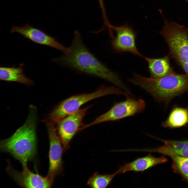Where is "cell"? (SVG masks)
I'll return each instance as SVG.
<instances>
[{"label": "cell", "mask_w": 188, "mask_h": 188, "mask_svg": "<svg viewBox=\"0 0 188 188\" xmlns=\"http://www.w3.org/2000/svg\"><path fill=\"white\" fill-rule=\"evenodd\" d=\"M170 57L169 55L158 58L143 57L147 62L151 77H161L174 71L170 64Z\"/></svg>", "instance_id": "cell-14"}, {"label": "cell", "mask_w": 188, "mask_h": 188, "mask_svg": "<svg viewBox=\"0 0 188 188\" xmlns=\"http://www.w3.org/2000/svg\"><path fill=\"white\" fill-rule=\"evenodd\" d=\"M110 29L115 32V36H110L111 45L115 52L121 53L128 52L142 57L138 51L136 43V32L126 24L119 26L111 25Z\"/></svg>", "instance_id": "cell-8"}, {"label": "cell", "mask_w": 188, "mask_h": 188, "mask_svg": "<svg viewBox=\"0 0 188 188\" xmlns=\"http://www.w3.org/2000/svg\"><path fill=\"white\" fill-rule=\"evenodd\" d=\"M128 81L146 90L157 100L166 103L188 91V76L174 71L158 78L145 77L134 73Z\"/></svg>", "instance_id": "cell-3"}, {"label": "cell", "mask_w": 188, "mask_h": 188, "mask_svg": "<svg viewBox=\"0 0 188 188\" xmlns=\"http://www.w3.org/2000/svg\"><path fill=\"white\" fill-rule=\"evenodd\" d=\"M24 63H21L19 67L14 65L11 67H0V79L8 82H16L27 86H32L34 81L26 77L24 72Z\"/></svg>", "instance_id": "cell-13"}, {"label": "cell", "mask_w": 188, "mask_h": 188, "mask_svg": "<svg viewBox=\"0 0 188 188\" xmlns=\"http://www.w3.org/2000/svg\"><path fill=\"white\" fill-rule=\"evenodd\" d=\"M185 0L188 3V0Z\"/></svg>", "instance_id": "cell-20"}, {"label": "cell", "mask_w": 188, "mask_h": 188, "mask_svg": "<svg viewBox=\"0 0 188 188\" xmlns=\"http://www.w3.org/2000/svg\"><path fill=\"white\" fill-rule=\"evenodd\" d=\"M125 94V93L114 87H102L94 92L70 97L62 101L56 106L48 115L49 121L57 123L67 116L79 110L83 105L92 100L109 95Z\"/></svg>", "instance_id": "cell-4"}, {"label": "cell", "mask_w": 188, "mask_h": 188, "mask_svg": "<svg viewBox=\"0 0 188 188\" xmlns=\"http://www.w3.org/2000/svg\"><path fill=\"white\" fill-rule=\"evenodd\" d=\"M145 102L141 99L135 100L127 97L126 100L115 104L108 111L98 117L92 122L84 125L82 130L91 126L108 121H114L142 113Z\"/></svg>", "instance_id": "cell-6"}, {"label": "cell", "mask_w": 188, "mask_h": 188, "mask_svg": "<svg viewBox=\"0 0 188 188\" xmlns=\"http://www.w3.org/2000/svg\"><path fill=\"white\" fill-rule=\"evenodd\" d=\"M90 107L79 109L67 116L57 123L56 128L64 151L69 148L72 138L84 125L82 123L83 119Z\"/></svg>", "instance_id": "cell-7"}, {"label": "cell", "mask_w": 188, "mask_h": 188, "mask_svg": "<svg viewBox=\"0 0 188 188\" xmlns=\"http://www.w3.org/2000/svg\"><path fill=\"white\" fill-rule=\"evenodd\" d=\"M188 124V107H174L165 121L161 124L163 127L177 128Z\"/></svg>", "instance_id": "cell-15"}, {"label": "cell", "mask_w": 188, "mask_h": 188, "mask_svg": "<svg viewBox=\"0 0 188 188\" xmlns=\"http://www.w3.org/2000/svg\"><path fill=\"white\" fill-rule=\"evenodd\" d=\"M162 141L164 145L169 150L180 155L188 157V141Z\"/></svg>", "instance_id": "cell-18"}, {"label": "cell", "mask_w": 188, "mask_h": 188, "mask_svg": "<svg viewBox=\"0 0 188 188\" xmlns=\"http://www.w3.org/2000/svg\"><path fill=\"white\" fill-rule=\"evenodd\" d=\"M27 119L24 124L8 138L1 141L0 149L9 153L22 165L33 159L37 153L36 108L31 106Z\"/></svg>", "instance_id": "cell-2"}, {"label": "cell", "mask_w": 188, "mask_h": 188, "mask_svg": "<svg viewBox=\"0 0 188 188\" xmlns=\"http://www.w3.org/2000/svg\"><path fill=\"white\" fill-rule=\"evenodd\" d=\"M148 152H158L169 156L173 159L179 171L188 179V157L177 154L164 145L157 148L147 149Z\"/></svg>", "instance_id": "cell-16"}, {"label": "cell", "mask_w": 188, "mask_h": 188, "mask_svg": "<svg viewBox=\"0 0 188 188\" xmlns=\"http://www.w3.org/2000/svg\"><path fill=\"white\" fill-rule=\"evenodd\" d=\"M15 32L34 43L52 48L63 53L67 52L69 50V47L64 46L57 41L55 38L40 29L31 26L28 23L23 27L12 26L10 32Z\"/></svg>", "instance_id": "cell-10"}, {"label": "cell", "mask_w": 188, "mask_h": 188, "mask_svg": "<svg viewBox=\"0 0 188 188\" xmlns=\"http://www.w3.org/2000/svg\"><path fill=\"white\" fill-rule=\"evenodd\" d=\"M54 124L48 121L47 126L49 140V166L47 175L53 183L55 177L63 169L62 156L63 150Z\"/></svg>", "instance_id": "cell-9"}, {"label": "cell", "mask_w": 188, "mask_h": 188, "mask_svg": "<svg viewBox=\"0 0 188 188\" xmlns=\"http://www.w3.org/2000/svg\"><path fill=\"white\" fill-rule=\"evenodd\" d=\"M117 173L101 174L98 172L95 173L88 179L87 184L93 188H104L110 184Z\"/></svg>", "instance_id": "cell-17"}, {"label": "cell", "mask_w": 188, "mask_h": 188, "mask_svg": "<svg viewBox=\"0 0 188 188\" xmlns=\"http://www.w3.org/2000/svg\"><path fill=\"white\" fill-rule=\"evenodd\" d=\"M23 170L18 171L9 164L7 168L8 173L20 185L25 188H49L52 183L46 176L43 177L37 173L31 171L27 165H22Z\"/></svg>", "instance_id": "cell-11"}, {"label": "cell", "mask_w": 188, "mask_h": 188, "mask_svg": "<svg viewBox=\"0 0 188 188\" xmlns=\"http://www.w3.org/2000/svg\"><path fill=\"white\" fill-rule=\"evenodd\" d=\"M162 37L169 47L170 57L188 76V28L172 25L165 30Z\"/></svg>", "instance_id": "cell-5"}, {"label": "cell", "mask_w": 188, "mask_h": 188, "mask_svg": "<svg viewBox=\"0 0 188 188\" xmlns=\"http://www.w3.org/2000/svg\"><path fill=\"white\" fill-rule=\"evenodd\" d=\"M97 0L99 1H102L103 0Z\"/></svg>", "instance_id": "cell-19"}, {"label": "cell", "mask_w": 188, "mask_h": 188, "mask_svg": "<svg viewBox=\"0 0 188 188\" xmlns=\"http://www.w3.org/2000/svg\"><path fill=\"white\" fill-rule=\"evenodd\" d=\"M167 161V159L164 157H156L150 154L120 166L115 172L117 174H120L131 171L142 172L157 164L164 163Z\"/></svg>", "instance_id": "cell-12"}, {"label": "cell", "mask_w": 188, "mask_h": 188, "mask_svg": "<svg viewBox=\"0 0 188 188\" xmlns=\"http://www.w3.org/2000/svg\"><path fill=\"white\" fill-rule=\"evenodd\" d=\"M69 48L67 52L52 59V61L78 72L106 80L125 92L128 91L119 76L99 61L88 49L78 31H75Z\"/></svg>", "instance_id": "cell-1"}]
</instances>
